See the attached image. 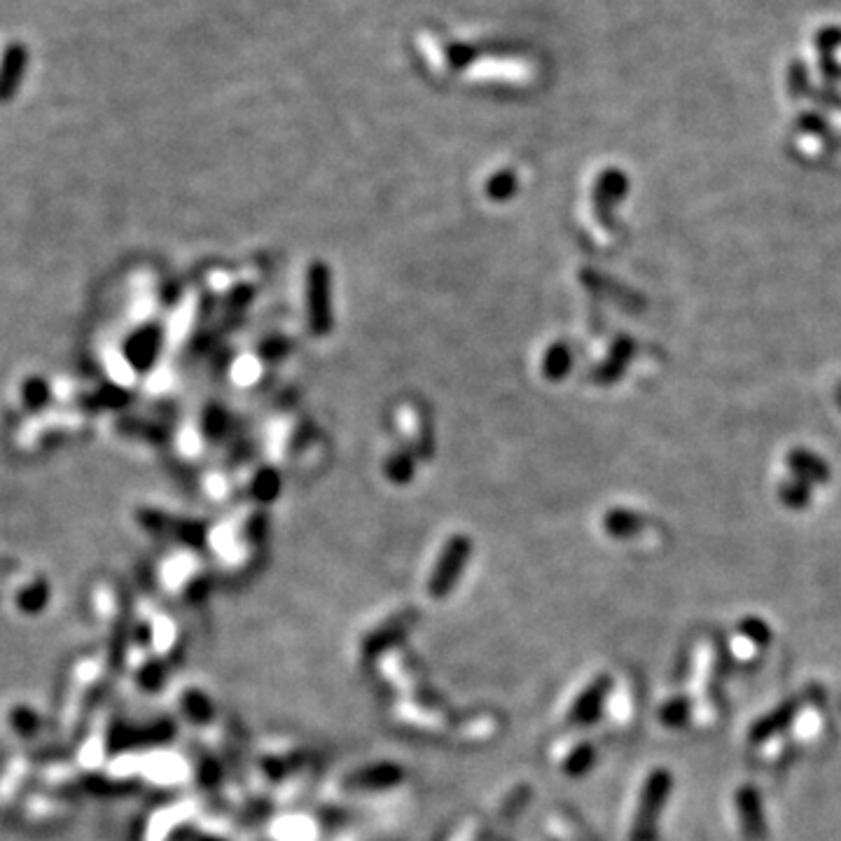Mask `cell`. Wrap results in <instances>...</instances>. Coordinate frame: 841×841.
Returning a JSON list of instances; mask_svg holds the SVG:
<instances>
[{"label": "cell", "mask_w": 841, "mask_h": 841, "mask_svg": "<svg viewBox=\"0 0 841 841\" xmlns=\"http://www.w3.org/2000/svg\"><path fill=\"white\" fill-rule=\"evenodd\" d=\"M671 774L666 769H657L648 776L641 792V806H638L634 823V841H650L657 830V818L664 809L666 797L671 792Z\"/></svg>", "instance_id": "cell-1"}, {"label": "cell", "mask_w": 841, "mask_h": 841, "mask_svg": "<svg viewBox=\"0 0 841 841\" xmlns=\"http://www.w3.org/2000/svg\"><path fill=\"white\" fill-rule=\"evenodd\" d=\"M736 813H739L743 834L748 839L760 841L767 834V823H764V811H762V797L757 792L755 785H741L736 790Z\"/></svg>", "instance_id": "cell-2"}, {"label": "cell", "mask_w": 841, "mask_h": 841, "mask_svg": "<svg viewBox=\"0 0 841 841\" xmlns=\"http://www.w3.org/2000/svg\"><path fill=\"white\" fill-rule=\"evenodd\" d=\"M26 66H29V50L22 43L5 47L3 57H0V101H8L17 94L26 75Z\"/></svg>", "instance_id": "cell-3"}, {"label": "cell", "mask_w": 841, "mask_h": 841, "mask_svg": "<svg viewBox=\"0 0 841 841\" xmlns=\"http://www.w3.org/2000/svg\"><path fill=\"white\" fill-rule=\"evenodd\" d=\"M788 468L792 477L802 479L809 486H823L832 479V468L816 451L797 447L788 454Z\"/></svg>", "instance_id": "cell-4"}, {"label": "cell", "mask_w": 841, "mask_h": 841, "mask_svg": "<svg viewBox=\"0 0 841 841\" xmlns=\"http://www.w3.org/2000/svg\"><path fill=\"white\" fill-rule=\"evenodd\" d=\"M797 713H799V701L797 699L783 701V704L776 706L774 711L762 715L760 720L753 722V727H750V741L762 743V741L771 739L774 734L783 732V729L788 727L792 720H795Z\"/></svg>", "instance_id": "cell-5"}, {"label": "cell", "mask_w": 841, "mask_h": 841, "mask_svg": "<svg viewBox=\"0 0 841 841\" xmlns=\"http://www.w3.org/2000/svg\"><path fill=\"white\" fill-rule=\"evenodd\" d=\"M627 187H629L627 176L617 169H610L603 173L599 185H596V211L603 215V220L608 222V227H613L610 225V211H613V208L624 199Z\"/></svg>", "instance_id": "cell-6"}, {"label": "cell", "mask_w": 841, "mask_h": 841, "mask_svg": "<svg viewBox=\"0 0 841 841\" xmlns=\"http://www.w3.org/2000/svg\"><path fill=\"white\" fill-rule=\"evenodd\" d=\"M811 498H813L811 486L797 477H792L788 479V482H783L781 486H778V500H781L788 510H795V512L806 510V507L811 505Z\"/></svg>", "instance_id": "cell-7"}, {"label": "cell", "mask_w": 841, "mask_h": 841, "mask_svg": "<svg viewBox=\"0 0 841 841\" xmlns=\"http://www.w3.org/2000/svg\"><path fill=\"white\" fill-rule=\"evenodd\" d=\"M785 87H788V94L792 101H799V99H806V96H811V73H809V66L804 64V61H790L788 71H785Z\"/></svg>", "instance_id": "cell-8"}, {"label": "cell", "mask_w": 841, "mask_h": 841, "mask_svg": "<svg viewBox=\"0 0 841 841\" xmlns=\"http://www.w3.org/2000/svg\"><path fill=\"white\" fill-rule=\"evenodd\" d=\"M643 526H645V521L641 514L629 512V510H613L606 517L608 533L615 535V538H631V535L641 533Z\"/></svg>", "instance_id": "cell-9"}, {"label": "cell", "mask_w": 841, "mask_h": 841, "mask_svg": "<svg viewBox=\"0 0 841 841\" xmlns=\"http://www.w3.org/2000/svg\"><path fill=\"white\" fill-rule=\"evenodd\" d=\"M631 353H634V342H631V339L624 337V339H620V342L615 344L613 353H610L608 365L601 370V381H603V384H610V381H615V379L622 377V370H624V365L629 363Z\"/></svg>", "instance_id": "cell-10"}, {"label": "cell", "mask_w": 841, "mask_h": 841, "mask_svg": "<svg viewBox=\"0 0 841 841\" xmlns=\"http://www.w3.org/2000/svg\"><path fill=\"white\" fill-rule=\"evenodd\" d=\"M795 129L799 134H809L818 138H827L832 131V124L827 120L823 110H806V113H799L795 120Z\"/></svg>", "instance_id": "cell-11"}, {"label": "cell", "mask_w": 841, "mask_h": 841, "mask_svg": "<svg viewBox=\"0 0 841 841\" xmlns=\"http://www.w3.org/2000/svg\"><path fill=\"white\" fill-rule=\"evenodd\" d=\"M813 45H816L820 57H837V52L841 50V26L820 29L813 38Z\"/></svg>", "instance_id": "cell-12"}, {"label": "cell", "mask_w": 841, "mask_h": 841, "mask_svg": "<svg viewBox=\"0 0 841 841\" xmlns=\"http://www.w3.org/2000/svg\"><path fill=\"white\" fill-rule=\"evenodd\" d=\"M687 715H690V701H687L685 697H676V699H671L669 704H664L659 718H662L664 725L678 727L687 720Z\"/></svg>", "instance_id": "cell-13"}, {"label": "cell", "mask_w": 841, "mask_h": 841, "mask_svg": "<svg viewBox=\"0 0 841 841\" xmlns=\"http://www.w3.org/2000/svg\"><path fill=\"white\" fill-rule=\"evenodd\" d=\"M739 631H741V636H746L748 641H753L757 645H767L771 638L769 624L762 622L760 617H746V620H741Z\"/></svg>", "instance_id": "cell-14"}, {"label": "cell", "mask_w": 841, "mask_h": 841, "mask_svg": "<svg viewBox=\"0 0 841 841\" xmlns=\"http://www.w3.org/2000/svg\"><path fill=\"white\" fill-rule=\"evenodd\" d=\"M809 99L816 103L823 113H827V110H841V92L834 85L813 87Z\"/></svg>", "instance_id": "cell-15"}, {"label": "cell", "mask_w": 841, "mask_h": 841, "mask_svg": "<svg viewBox=\"0 0 841 841\" xmlns=\"http://www.w3.org/2000/svg\"><path fill=\"white\" fill-rule=\"evenodd\" d=\"M818 68H820V75H823L825 85L841 82V61L837 57H820Z\"/></svg>", "instance_id": "cell-16"}, {"label": "cell", "mask_w": 841, "mask_h": 841, "mask_svg": "<svg viewBox=\"0 0 841 841\" xmlns=\"http://www.w3.org/2000/svg\"><path fill=\"white\" fill-rule=\"evenodd\" d=\"M834 402H837V407L841 409V381L837 386H834Z\"/></svg>", "instance_id": "cell-17"}]
</instances>
